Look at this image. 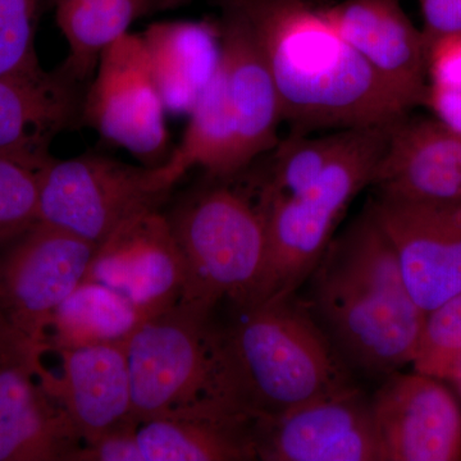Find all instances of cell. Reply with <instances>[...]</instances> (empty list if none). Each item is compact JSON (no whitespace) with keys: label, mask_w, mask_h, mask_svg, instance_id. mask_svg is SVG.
Instances as JSON below:
<instances>
[{"label":"cell","mask_w":461,"mask_h":461,"mask_svg":"<svg viewBox=\"0 0 461 461\" xmlns=\"http://www.w3.org/2000/svg\"><path fill=\"white\" fill-rule=\"evenodd\" d=\"M222 68L239 133L240 168L278 145L280 96L262 51L247 23L224 7L220 25Z\"/></svg>","instance_id":"ffe728a7"},{"label":"cell","mask_w":461,"mask_h":461,"mask_svg":"<svg viewBox=\"0 0 461 461\" xmlns=\"http://www.w3.org/2000/svg\"><path fill=\"white\" fill-rule=\"evenodd\" d=\"M461 353V294L429 312L414 362Z\"/></svg>","instance_id":"83f0119b"},{"label":"cell","mask_w":461,"mask_h":461,"mask_svg":"<svg viewBox=\"0 0 461 461\" xmlns=\"http://www.w3.org/2000/svg\"><path fill=\"white\" fill-rule=\"evenodd\" d=\"M54 0H0V75L41 65L35 38Z\"/></svg>","instance_id":"484cf974"},{"label":"cell","mask_w":461,"mask_h":461,"mask_svg":"<svg viewBox=\"0 0 461 461\" xmlns=\"http://www.w3.org/2000/svg\"><path fill=\"white\" fill-rule=\"evenodd\" d=\"M247 23L271 71L290 135L388 126L409 109L303 0H223Z\"/></svg>","instance_id":"6da1fadb"},{"label":"cell","mask_w":461,"mask_h":461,"mask_svg":"<svg viewBox=\"0 0 461 461\" xmlns=\"http://www.w3.org/2000/svg\"><path fill=\"white\" fill-rule=\"evenodd\" d=\"M254 420L203 399L145 421L136 430L142 461L257 460Z\"/></svg>","instance_id":"ac0fdd59"},{"label":"cell","mask_w":461,"mask_h":461,"mask_svg":"<svg viewBox=\"0 0 461 461\" xmlns=\"http://www.w3.org/2000/svg\"><path fill=\"white\" fill-rule=\"evenodd\" d=\"M429 86L461 87V35L437 39L427 50Z\"/></svg>","instance_id":"f546056e"},{"label":"cell","mask_w":461,"mask_h":461,"mask_svg":"<svg viewBox=\"0 0 461 461\" xmlns=\"http://www.w3.org/2000/svg\"><path fill=\"white\" fill-rule=\"evenodd\" d=\"M184 263L180 303L214 313L229 302L249 304L264 269L266 223L257 200L215 185L182 203L168 217Z\"/></svg>","instance_id":"5b68a950"},{"label":"cell","mask_w":461,"mask_h":461,"mask_svg":"<svg viewBox=\"0 0 461 461\" xmlns=\"http://www.w3.org/2000/svg\"><path fill=\"white\" fill-rule=\"evenodd\" d=\"M81 85L41 65L0 75V158L41 171L57 136L83 117Z\"/></svg>","instance_id":"5bb4252c"},{"label":"cell","mask_w":461,"mask_h":461,"mask_svg":"<svg viewBox=\"0 0 461 461\" xmlns=\"http://www.w3.org/2000/svg\"><path fill=\"white\" fill-rule=\"evenodd\" d=\"M39 172L0 158V247L38 221Z\"/></svg>","instance_id":"4316f807"},{"label":"cell","mask_w":461,"mask_h":461,"mask_svg":"<svg viewBox=\"0 0 461 461\" xmlns=\"http://www.w3.org/2000/svg\"><path fill=\"white\" fill-rule=\"evenodd\" d=\"M369 208L395 249L411 296L426 313L461 294V202L377 194Z\"/></svg>","instance_id":"8fae6325"},{"label":"cell","mask_w":461,"mask_h":461,"mask_svg":"<svg viewBox=\"0 0 461 461\" xmlns=\"http://www.w3.org/2000/svg\"><path fill=\"white\" fill-rule=\"evenodd\" d=\"M412 364L415 371L439 381L450 382L461 393V353L426 357Z\"/></svg>","instance_id":"d6a6232c"},{"label":"cell","mask_w":461,"mask_h":461,"mask_svg":"<svg viewBox=\"0 0 461 461\" xmlns=\"http://www.w3.org/2000/svg\"><path fill=\"white\" fill-rule=\"evenodd\" d=\"M167 113L189 115L222 59L220 26L163 21L140 33Z\"/></svg>","instance_id":"44dd1931"},{"label":"cell","mask_w":461,"mask_h":461,"mask_svg":"<svg viewBox=\"0 0 461 461\" xmlns=\"http://www.w3.org/2000/svg\"><path fill=\"white\" fill-rule=\"evenodd\" d=\"M371 186L379 195L461 202V133L436 120L393 124Z\"/></svg>","instance_id":"e0dca14e"},{"label":"cell","mask_w":461,"mask_h":461,"mask_svg":"<svg viewBox=\"0 0 461 461\" xmlns=\"http://www.w3.org/2000/svg\"><path fill=\"white\" fill-rule=\"evenodd\" d=\"M189 0H83L53 5L67 44L60 68L77 83L90 80L103 51L151 14L176 9Z\"/></svg>","instance_id":"7402d4cb"},{"label":"cell","mask_w":461,"mask_h":461,"mask_svg":"<svg viewBox=\"0 0 461 461\" xmlns=\"http://www.w3.org/2000/svg\"><path fill=\"white\" fill-rule=\"evenodd\" d=\"M420 5L426 50L437 39L461 35V0H420Z\"/></svg>","instance_id":"4dcf8cb0"},{"label":"cell","mask_w":461,"mask_h":461,"mask_svg":"<svg viewBox=\"0 0 461 461\" xmlns=\"http://www.w3.org/2000/svg\"><path fill=\"white\" fill-rule=\"evenodd\" d=\"M257 460L381 461L371 396L354 386L254 420Z\"/></svg>","instance_id":"30bf717a"},{"label":"cell","mask_w":461,"mask_h":461,"mask_svg":"<svg viewBox=\"0 0 461 461\" xmlns=\"http://www.w3.org/2000/svg\"><path fill=\"white\" fill-rule=\"evenodd\" d=\"M366 127L335 130L329 135H290L276 147L268 177L257 200L268 202L295 196L311 187L324 171L357 144Z\"/></svg>","instance_id":"d4e9b609"},{"label":"cell","mask_w":461,"mask_h":461,"mask_svg":"<svg viewBox=\"0 0 461 461\" xmlns=\"http://www.w3.org/2000/svg\"><path fill=\"white\" fill-rule=\"evenodd\" d=\"M393 124L364 129L357 144L303 193L257 200L266 223L267 254L262 277L247 305L293 295L304 286L348 205L371 186Z\"/></svg>","instance_id":"277c9868"},{"label":"cell","mask_w":461,"mask_h":461,"mask_svg":"<svg viewBox=\"0 0 461 461\" xmlns=\"http://www.w3.org/2000/svg\"><path fill=\"white\" fill-rule=\"evenodd\" d=\"M180 180L168 159L133 166L103 156L53 158L39 172L38 221L98 247L127 221L159 209Z\"/></svg>","instance_id":"52a82bcc"},{"label":"cell","mask_w":461,"mask_h":461,"mask_svg":"<svg viewBox=\"0 0 461 461\" xmlns=\"http://www.w3.org/2000/svg\"><path fill=\"white\" fill-rule=\"evenodd\" d=\"M126 344L81 346L58 351L59 375L44 366L36 375L65 406L80 430L84 444L124 426H135L131 421V381Z\"/></svg>","instance_id":"2e32d148"},{"label":"cell","mask_w":461,"mask_h":461,"mask_svg":"<svg viewBox=\"0 0 461 461\" xmlns=\"http://www.w3.org/2000/svg\"><path fill=\"white\" fill-rule=\"evenodd\" d=\"M85 280L121 294L145 320L177 305L184 263L168 217L156 209L118 227L96 247Z\"/></svg>","instance_id":"7c38bea8"},{"label":"cell","mask_w":461,"mask_h":461,"mask_svg":"<svg viewBox=\"0 0 461 461\" xmlns=\"http://www.w3.org/2000/svg\"><path fill=\"white\" fill-rule=\"evenodd\" d=\"M304 285L312 317L353 375L386 378L414 363L427 313L369 205L332 239Z\"/></svg>","instance_id":"7a4b0ae2"},{"label":"cell","mask_w":461,"mask_h":461,"mask_svg":"<svg viewBox=\"0 0 461 461\" xmlns=\"http://www.w3.org/2000/svg\"><path fill=\"white\" fill-rule=\"evenodd\" d=\"M138 427L124 426L90 444H84L71 461H142Z\"/></svg>","instance_id":"f1b7e54d"},{"label":"cell","mask_w":461,"mask_h":461,"mask_svg":"<svg viewBox=\"0 0 461 461\" xmlns=\"http://www.w3.org/2000/svg\"><path fill=\"white\" fill-rule=\"evenodd\" d=\"M213 315L178 303L142 321L129 339L131 421L136 427L187 403L220 400Z\"/></svg>","instance_id":"ba28073f"},{"label":"cell","mask_w":461,"mask_h":461,"mask_svg":"<svg viewBox=\"0 0 461 461\" xmlns=\"http://www.w3.org/2000/svg\"><path fill=\"white\" fill-rule=\"evenodd\" d=\"M95 249L41 221L0 247V362L44 369L51 318L85 280Z\"/></svg>","instance_id":"8992f818"},{"label":"cell","mask_w":461,"mask_h":461,"mask_svg":"<svg viewBox=\"0 0 461 461\" xmlns=\"http://www.w3.org/2000/svg\"><path fill=\"white\" fill-rule=\"evenodd\" d=\"M83 436L25 366L0 362V461H71Z\"/></svg>","instance_id":"d6986e66"},{"label":"cell","mask_w":461,"mask_h":461,"mask_svg":"<svg viewBox=\"0 0 461 461\" xmlns=\"http://www.w3.org/2000/svg\"><path fill=\"white\" fill-rule=\"evenodd\" d=\"M235 309L238 317L218 326L221 402L253 420L273 418L357 384L297 293Z\"/></svg>","instance_id":"3957f363"},{"label":"cell","mask_w":461,"mask_h":461,"mask_svg":"<svg viewBox=\"0 0 461 461\" xmlns=\"http://www.w3.org/2000/svg\"><path fill=\"white\" fill-rule=\"evenodd\" d=\"M371 402L381 461L461 460V409L439 379L397 371Z\"/></svg>","instance_id":"4fadbf2b"},{"label":"cell","mask_w":461,"mask_h":461,"mask_svg":"<svg viewBox=\"0 0 461 461\" xmlns=\"http://www.w3.org/2000/svg\"><path fill=\"white\" fill-rule=\"evenodd\" d=\"M168 163L181 178L196 167L215 178L232 177L241 171L238 123L227 93L222 59L213 80L190 112L186 131Z\"/></svg>","instance_id":"603a6c76"},{"label":"cell","mask_w":461,"mask_h":461,"mask_svg":"<svg viewBox=\"0 0 461 461\" xmlns=\"http://www.w3.org/2000/svg\"><path fill=\"white\" fill-rule=\"evenodd\" d=\"M446 129L461 133V87H438L427 85L426 100Z\"/></svg>","instance_id":"1f68e13d"},{"label":"cell","mask_w":461,"mask_h":461,"mask_svg":"<svg viewBox=\"0 0 461 461\" xmlns=\"http://www.w3.org/2000/svg\"><path fill=\"white\" fill-rule=\"evenodd\" d=\"M145 321L121 294L98 282L84 280L54 312L50 351L124 344Z\"/></svg>","instance_id":"cb8c5ba5"},{"label":"cell","mask_w":461,"mask_h":461,"mask_svg":"<svg viewBox=\"0 0 461 461\" xmlns=\"http://www.w3.org/2000/svg\"><path fill=\"white\" fill-rule=\"evenodd\" d=\"M321 12L409 111L423 104L426 44L397 0H344Z\"/></svg>","instance_id":"9a60e30c"},{"label":"cell","mask_w":461,"mask_h":461,"mask_svg":"<svg viewBox=\"0 0 461 461\" xmlns=\"http://www.w3.org/2000/svg\"><path fill=\"white\" fill-rule=\"evenodd\" d=\"M166 117L140 33H126L99 57L84 95L83 118L145 166H159L169 158Z\"/></svg>","instance_id":"9c48e42d"}]
</instances>
